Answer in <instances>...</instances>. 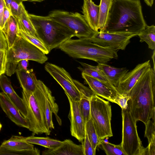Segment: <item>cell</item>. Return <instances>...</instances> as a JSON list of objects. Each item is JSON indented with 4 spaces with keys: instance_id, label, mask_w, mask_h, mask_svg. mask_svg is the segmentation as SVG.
Segmentation results:
<instances>
[{
    "instance_id": "cell-1",
    "label": "cell",
    "mask_w": 155,
    "mask_h": 155,
    "mask_svg": "<svg viewBox=\"0 0 155 155\" xmlns=\"http://www.w3.org/2000/svg\"><path fill=\"white\" fill-rule=\"evenodd\" d=\"M147 25L140 0H113L102 32L138 35Z\"/></svg>"
},
{
    "instance_id": "cell-2",
    "label": "cell",
    "mask_w": 155,
    "mask_h": 155,
    "mask_svg": "<svg viewBox=\"0 0 155 155\" xmlns=\"http://www.w3.org/2000/svg\"><path fill=\"white\" fill-rule=\"evenodd\" d=\"M155 70L150 67L131 89L128 106L131 115L137 122L145 125L151 118L155 106Z\"/></svg>"
},
{
    "instance_id": "cell-3",
    "label": "cell",
    "mask_w": 155,
    "mask_h": 155,
    "mask_svg": "<svg viewBox=\"0 0 155 155\" xmlns=\"http://www.w3.org/2000/svg\"><path fill=\"white\" fill-rule=\"evenodd\" d=\"M58 48L72 58L90 60L98 64L106 63L118 57V50L98 45L90 41L88 38H71Z\"/></svg>"
},
{
    "instance_id": "cell-4",
    "label": "cell",
    "mask_w": 155,
    "mask_h": 155,
    "mask_svg": "<svg viewBox=\"0 0 155 155\" xmlns=\"http://www.w3.org/2000/svg\"><path fill=\"white\" fill-rule=\"evenodd\" d=\"M28 15L38 37L43 42L49 52L75 36V34L70 29L48 16Z\"/></svg>"
},
{
    "instance_id": "cell-5",
    "label": "cell",
    "mask_w": 155,
    "mask_h": 155,
    "mask_svg": "<svg viewBox=\"0 0 155 155\" xmlns=\"http://www.w3.org/2000/svg\"><path fill=\"white\" fill-rule=\"evenodd\" d=\"M23 60L45 63L48 60L42 51L25 39L17 36L12 45L7 51L5 74L11 76L16 72L18 62Z\"/></svg>"
},
{
    "instance_id": "cell-6",
    "label": "cell",
    "mask_w": 155,
    "mask_h": 155,
    "mask_svg": "<svg viewBox=\"0 0 155 155\" xmlns=\"http://www.w3.org/2000/svg\"><path fill=\"white\" fill-rule=\"evenodd\" d=\"M90 104L91 118L99 138L101 140L112 136L111 109L109 102L95 94L91 98Z\"/></svg>"
},
{
    "instance_id": "cell-7",
    "label": "cell",
    "mask_w": 155,
    "mask_h": 155,
    "mask_svg": "<svg viewBox=\"0 0 155 155\" xmlns=\"http://www.w3.org/2000/svg\"><path fill=\"white\" fill-rule=\"evenodd\" d=\"M122 137L120 143L126 155H142L144 147L139 137L136 122L132 117L128 106L122 110Z\"/></svg>"
},
{
    "instance_id": "cell-8",
    "label": "cell",
    "mask_w": 155,
    "mask_h": 155,
    "mask_svg": "<svg viewBox=\"0 0 155 155\" xmlns=\"http://www.w3.org/2000/svg\"><path fill=\"white\" fill-rule=\"evenodd\" d=\"M48 16L68 28L79 38H89L96 32L91 28L83 15L78 12L56 10Z\"/></svg>"
},
{
    "instance_id": "cell-9",
    "label": "cell",
    "mask_w": 155,
    "mask_h": 155,
    "mask_svg": "<svg viewBox=\"0 0 155 155\" xmlns=\"http://www.w3.org/2000/svg\"><path fill=\"white\" fill-rule=\"evenodd\" d=\"M22 93L27 112L29 130L35 134L50 135V130L47 125L44 115L33 93L23 90Z\"/></svg>"
},
{
    "instance_id": "cell-10",
    "label": "cell",
    "mask_w": 155,
    "mask_h": 155,
    "mask_svg": "<svg viewBox=\"0 0 155 155\" xmlns=\"http://www.w3.org/2000/svg\"><path fill=\"white\" fill-rule=\"evenodd\" d=\"M33 93L44 115L48 128L50 129L54 128L52 120L53 113L59 125H61L62 121L58 114V106L50 89L43 82L38 80L36 87Z\"/></svg>"
},
{
    "instance_id": "cell-11",
    "label": "cell",
    "mask_w": 155,
    "mask_h": 155,
    "mask_svg": "<svg viewBox=\"0 0 155 155\" xmlns=\"http://www.w3.org/2000/svg\"><path fill=\"white\" fill-rule=\"evenodd\" d=\"M45 68L62 87L66 95L74 101H79L81 99V95L74 79L65 69L49 62L46 63Z\"/></svg>"
},
{
    "instance_id": "cell-12",
    "label": "cell",
    "mask_w": 155,
    "mask_h": 155,
    "mask_svg": "<svg viewBox=\"0 0 155 155\" xmlns=\"http://www.w3.org/2000/svg\"><path fill=\"white\" fill-rule=\"evenodd\" d=\"M138 35L133 33H107L98 31L88 38L91 42L101 46L115 50H124L130 39Z\"/></svg>"
},
{
    "instance_id": "cell-13",
    "label": "cell",
    "mask_w": 155,
    "mask_h": 155,
    "mask_svg": "<svg viewBox=\"0 0 155 155\" xmlns=\"http://www.w3.org/2000/svg\"><path fill=\"white\" fill-rule=\"evenodd\" d=\"M151 64L150 61L137 64L132 70L128 72L115 88L118 93L122 96H128L133 87Z\"/></svg>"
},
{
    "instance_id": "cell-14",
    "label": "cell",
    "mask_w": 155,
    "mask_h": 155,
    "mask_svg": "<svg viewBox=\"0 0 155 155\" xmlns=\"http://www.w3.org/2000/svg\"><path fill=\"white\" fill-rule=\"evenodd\" d=\"M66 95L70 106L68 117L71 123V134L81 142L85 137V124L80 112L78 101H74L68 95Z\"/></svg>"
},
{
    "instance_id": "cell-15",
    "label": "cell",
    "mask_w": 155,
    "mask_h": 155,
    "mask_svg": "<svg viewBox=\"0 0 155 155\" xmlns=\"http://www.w3.org/2000/svg\"><path fill=\"white\" fill-rule=\"evenodd\" d=\"M82 76L95 95L115 103L116 98L120 94L114 86L110 83L101 81L83 73H82Z\"/></svg>"
},
{
    "instance_id": "cell-16",
    "label": "cell",
    "mask_w": 155,
    "mask_h": 155,
    "mask_svg": "<svg viewBox=\"0 0 155 155\" xmlns=\"http://www.w3.org/2000/svg\"><path fill=\"white\" fill-rule=\"evenodd\" d=\"M0 106L3 110L11 120L18 126L28 129L27 120L3 92H0Z\"/></svg>"
},
{
    "instance_id": "cell-17",
    "label": "cell",
    "mask_w": 155,
    "mask_h": 155,
    "mask_svg": "<svg viewBox=\"0 0 155 155\" xmlns=\"http://www.w3.org/2000/svg\"><path fill=\"white\" fill-rule=\"evenodd\" d=\"M0 87L2 92L6 95L18 109L21 114L27 119V112L23 99L16 93L10 80L5 74L0 76Z\"/></svg>"
},
{
    "instance_id": "cell-18",
    "label": "cell",
    "mask_w": 155,
    "mask_h": 155,
    "mask_svg": "<svg viewBox=\"0 0 155 155\" xmlns=\"http://www.w3.org/2000/svg\"><path fill=\"white\" fill-rule=\"evenodd\" d=\"M97 67L100 72L115 87L129 71L125 68H116L106 63H99Z\"/></svg>"
},
{
    "instance_id": "cell-19",
    "label": "cell",
    "mask_w": 155,
    "mask_h": 155,
    "mask_svg": "<svg viewBox=\"0 0 155 155\" xmlns=\"http://www.w3.org/2000/svg\"><path fill=\"white\" fill-rule=\"evenodd\" d=\"M43 155H84L82 145H77L70 139L63 141L62 144L54 149H48L43 151Z\"/></svg>"
},
{
    "instance_id": "cell-20",
    "label": "cell",
    "mask_w": 155,
    "mask_h": 155,
    "mask_svg": "<svg viewBox=\"0 0 155 155\" xmlns=\"http://www.w3.org/2000/svg\"><path fill=\"white\" fill-rule=\"evenodd\" d=\"M99 5H96L92 0H84L82 13L87 23L94 31H98Z\"/></svg>"
},
{
    "instance_id": "cell-21",
    "label": "cell",
    "mask_w": 155,
    "mask_h": 155,
    "mask_svg": "<svg viewBox=\"0 0 155 155\" xmlns=\"http://www.w3.org/2000/svg\"><path fill=\"white\" fill-rule=\"evenodd\" d=\"M21 87L23 90L33 93L38 83L33 70L31 69L25 71L17 69L16 72Z\"/></svg>"
},
{
    "instance_id": "cell-22",
    "label": "cell",
    "mask_w": 155,
    "mask_h": 155,
    "mask_svg": "<svg viewBox=\"0 0 155 155\" xmlns=\"http://www.w3.org/2000/svg\"><path fill=\"white\" fill-rule=\"evenodd\" d=\"M7 148L18 151H25L34 148L32 144L23 140L22 136H12L8 140L4 141L1 145Z\"/></svg>"
},
{
    "instance_id": "cell-23",
    "label": "cell",
    "mask_w": 155,
    "mask_h": 155,
    "mask_svg": "<svg viewBox=\"0 0 155 155\" xmlns=\"http://www.w3.org/2000/svg\"><path fill=\"white\" fill-rule=\"evenodd\" d=\"M22 139L28 143L45 147L48 149L56 148L61 145L63 141L55 140L48 137H39L34 136L25 137L22 136Z\"/></svg>"
},
{
    "instance_id": "cell-24",
    "label": "cell",
    "mask_w": 155,
    "mask_h": 155,
    "mask_svg": "<svg viewBox=\"0 0 155 155\" xmlns=\"http://www.w3.org/2000/svg\"><path fill=\"white\" fill-rule=\"evenodd\" d=\"M17 27V36L25 39L39 49L45 54H47L49 53L50 52L43 42L38 37L30 34L26 31L18 19Z\"/></svg>"
},
{
    "instance_id": "cell-25",
    "label": "cell",
    "mask_w": 155,
    "mask_h": 155,
    "mask_svg": "<svg viewBox=\"0 0 155 155\" xmlns=\"http://www.w3.org/2000/svg\"><path fill=\"white\" fill-rule=\"evenodd\" d=\"M17 18L11 15L2 30L6 39L9 48L13 44L18 30Z\"/></svg>"
},
{
    "instance_id": "cell-26",
    "label": "cell",
    "mask_w": 155,
    "mask_h": 155,
    "mask_svg": "<svg viewBox=\"0 0 155 155\" xmlns=\"http://www.w3.org/2000/svg\"><path fill=\"white\" fill-rule=\"evenodd\" d=\"M113 0H101L99 5L98 28L100 32H103L107 22Z\"/></svg>"
},
{
    "instance_id": "cell-27",
    "label": "cell",
    "mask_w": 155,
    "mask_h": 155,
    "mask_svg": "<svg viewBox=\"0 0 155 155\" xmlns=\"http://www.w3.org/2000/svg\"><path fill=\"white\" fill-rule=\"evenodd\" d=\"M140 42H145L148 48L152 50H155V26L147 25L144 29L138 35Z\"/></svg>"
},
{
    "instance_id": "cell-28",
    "label": "cell",
    "mask_w": 155,
    "mask_h": 155,
    "mask_svg": "<svg viewBox=\"0 0 155 155\" xmlns=\"http://www.w3.org/2000/svg\"><path fill=\"white\" fill-rule=\"evenodd\" d=\"M28 14L22 3L21 5L20 13L16 18L26 31L30 34L38 37L35 30Z\"/></svg>"
},
{
    "instance_id": "cell-29",
    "label": "cell",
    "mask_w": 155,
    "mask_h": 155,
    "mask_svg": "<svg viewBox=\"0 0 155 155\" xmlns=\"http://www.w3.org/2000/svg\"><path fill=\"white\" fill-rule=\"evenodd\" d=\"M82 67L78 69L83 73L101 81L109 83L99 71L97 66H94L82 62H80Z\"/></svg>"
},
{
    "instance_id": "cell-30",
    "label": "cell",
    "mask_w": 155,
    "mask_h": 155,
    "mask_svg": "<svg viewBox=\"0 0 155 155\" xmlns=\"http://www.w3.org/2000/svg\"><path fill=\"white\" fill-rule=\"evenodd\" d=\"M85 130L93 148L96 150L100 144L101 140L98 137L91 118L86 123Z\"/></svg>"
},
{
    "instance_id": "cell-31",
    "label": "cell",
    "mask_w": 155,
    "mask_h": 155,
    "mask_svg": "<svg viewBox=\"0 0 155 155\" xmlns=\"http://www.w3.org/2000/svg\"><path fill=\"white\" fill-rule=\"evenodd\" d=\"M91 98L84 95H82L81 99L78 101L80 112L85 124L91 118Z\"/></svg>"
},
{
    "instance_id": "cell-32",
    "label": "cell",
    "mask_w": 155,
    "mask_h": 155,
    "mask_svg": "<svg viewBox=\"0 0 155 155\" xmlns=\"http://www.w3.org/2000/svg\"><path fill=\"white\" fill-rule=\"evenodd\" d=\"M99 146L107 155H126L120 144L115 145L101 140Z\"/></svg>"
},
{
    "instance_id": "cell-33",
    "label": "cell",
    "mask_w": 155,
    "mask_h": 155,
    "mask_svg": "<svg viewBox=\"0 0 155 155\" xmlns=\"http://www.w3.org/2000/svg\"><path fill=\"white\" fill-rule=\"evenodd\" d=\"M40 151L38 148L25 151H18L10 149L0 146V155H39Z\"/></svg>"
},
{
    "instance_id": "cell-34",
    "label": "cell",
    "mask_w": 155,
    "mask_h": 155,
    "mask_svg": "<svg viewBox=\"0 0 155 155\" xmlns=\"http://www.w3.org/2000/svg\"><path fill=\"white\" fill-rule=\"evenodd\" d=\"M145 126L146 129L144 136L147 138L149 143L153 138L155 137V108L153 110L151 117Z\"/></svg>"
},
{
    "instance_id": "cell-35",
    "label": "cell",
    "mask_w": 155,
    "mask_h": 155,
    "mask_svg": "<svg viewBox=\"0 0 155 155\" xmlns=\"http://www.w3.org/2000/svg\"><path fill=\"white\" fill-rule=\"evenodd\" d=\"M84 152V155H95L96 150L93 148L85 132L84 140L81 142Z\"/></svg>"
},
{
    "instance_id": "cell-36",
    "label": "cell",
    "mask_w": 155,
    "mask_h": 155,
    "mask_svg": "<svg viewBox=\"0 0 155 155\" xmlns=\"http://www.w3.org/2000/svg\"><path fill=\"white\" fill-rule=\"evenodd\" d=\"M22 2L21 0H12L10 5L11 11L12 15L16 18L18 17L20 13Z\"/></svg>"
},
{
    "instance_id": "cell-37",
    "label": "cell",
    "mask_w": 155,
    "mask_h": 155,
    "mask_svg": "<svg viewBox=\"0 0 155 155\" xmlns=\"http://www.w3.org/2000/svg\"><path fill=\"white\" fill-rule=\"evenodd\" d=\"M129 100V96H122L120 94L116 98L115 103L118 105L122 110H124L127 107Z\"/></svg>"
},
{
    "instance_id": "cell-38",
    "label": "cell",
    "mask_w": 155,
    "mask_h": 155,
    "mask_svg": "<svg viewBox=\"0 0 155 155\" xmlns=\"http://www.w3.org/2000/svg\"><path fill=\"white\" fill-rule=\"evenodd\" d=\"M7 59V51L0 50V76L5 74Z\"/></svg>"
},
{
    "instance_id": "cell-39",
    "label": "cell",
    "mask_w": 155,
    "mask_h": 155,
    "mask_svg": "<svg viewBox=\"0 0 155 155\" xmlns=\"http://www.w3.org/2000/svg\"><path fill=\"white\" fill-rule=\"evenodd\" d=\"M8 48L5 36L2 31L0 29V50L7 51Z\"/></svg>"
},
{
    "instance_id": "cell-40",
    "label": "cell",
    "mask_w": 155,
    "mask_h": 155,
    "mask_svg": "<svg viewBox=\"0 0 155 155\" xmlns=\"http://www.w3.org/2000/svg\"><path fill=\"white\" fill-rule=\"evenodd\" d=\"M11 15H13L11 11L5 6L4 8V11L2 18V29L4 28L6 23Z\"/></svg>"
},
{
    "instance_id": "cell-41",
    "label": "cell",
    "mask_w": 155,
    "mask_h": 155,
    "mask_svg": "<svg viewBox=\"0 0 155 155\" xmlns=\"http://www.w3.org/2000/svg\"><path fill=\"white\" fill-rule=\"evenodd\" d=\"M149 155H155V137H153L147 146Z\"/></svg>"
},
{
    "instance_id": "cell-42",
    "label": "cell",
    "mask_w": 155,
    "mask_h": 155,
    "mask_svg": "<svg viewBox=\"0 0 155 155\" xmlns=\"http://www.w3.org/2000/svg\"><path fill=\"white\" fill-rule=\"evenodd\" d=\"M28 65V60H21L18 62L17 69L27 71L28 70L27 67Z\"/></svg>"
},
{
    "instance_id": "cell-43",
    "label": "cell",
    "mask_w": 155,
    "mask_h": 155,
    "mask_svg": "<svg viewBox=\"0 0 155 155\" xmlns=\"http://www.w3.org/2000/svg\"><path fill=\"white\" fill-rule=\"evenodd\" d=\"M6 6L4 0H0V29H2V18L4 8Z\"/></svg>"
},
{
    "instance_id": "cell-44",
    "label": "cell",
    "mask_w": 155,
    "mask_h": 155,
    "mask_svg": "<svg viewBox=\"0 0 155 155\" xmlns=\"http://www.w3.org/2000/svg\"><path fill=\"white\" fill-rule=\"evenodd\" d=\"M12 0H4L6 7L11 11L10 5Z\"/></svg>"
},
{
    "instance_id": "cell-45",
    "label": "cell",
    "mask_w": 155,
    "mask_h": 155,
    "mask_svg": "<svg viewBox=\"0 0 155 155\" xmlns=\"http://www.w3.org/2000/svg\"><path fill=\"white\" fill-rule=\"evenodd\" d=\"M145 2L148 6L151 7L153 5L154 0H143Z\"/></svg>"
},
{
    "instance_id": "cell-46",
    "label": "cell",
    "mask_w": 155,
    "mask_h": 155,
    "mask_svg": "<svg viewBox=\"0 0 155 155\" xmlns=\"http://www.w3.org/2000/svg\"><path fill=\"white\" fill-rule=\"evenodd\" d=\"M155 50H154L153 51V54L152 56V60L153 61V68L154 70H155Z\"/></svg>"
},
{
    "instance_id": "cell-47",
    "label": "cell",
    "mask_w": 155,
    "mask_h": 155,
    "mask_svg": "<svg viewBox=\"0 0 155 155\" xmlns=\"http://www.w3.org/2000/svg\"><path fill=\"white\" fill-rule=\"evenodd\" d=\"M22 2L28 1L31 2H41L45 0H21Z\"/></svg>"
},
{
    "instance_id": "cell-48",
    "label": "cell",
    "mask_w": 155,
    "mask_h": 155,
    "mask_svg": "<svg viewBox=\"0 0 155 155\" xmlns=\"http://www.w3.org/2000/svg\"><path fill=\"white\" fill-rule=\"evenodd\" d=\"M2 124H1V123L0 122V131L1 130V129L2 128Z\"/></svg>"
}]
</instances>
